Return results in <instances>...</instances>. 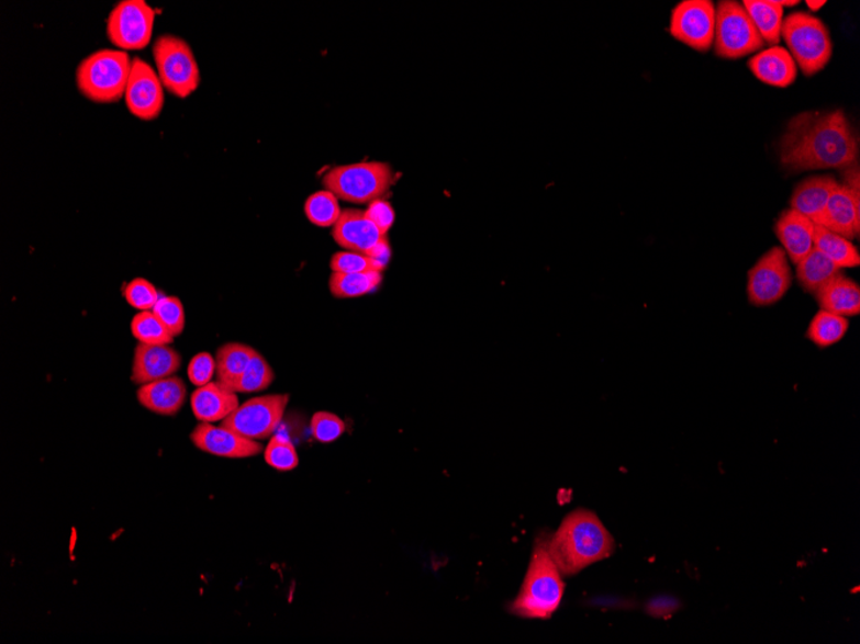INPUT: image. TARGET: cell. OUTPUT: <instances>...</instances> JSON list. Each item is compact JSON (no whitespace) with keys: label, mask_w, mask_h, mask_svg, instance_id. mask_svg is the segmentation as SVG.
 <instances>
[{"label":"cell","mask_w":860,"mask_h":644,"mask_svg":"<svg viewBox=\"0 0 860 644\" xmlns=\"http://www.w3.org/2000/svg\"><path fill=\"white\" fill-rule=\"evenodd\" d=\"M780 157L792 173L845 170L858 163L859 140L842 110L803 112L790 120L781 138Z\"/></svg>","instance_id":"obj_1"},{"label":"cell","mask_w":860,"mask_h":644,"mask_svg":"<svg viewBox=\"0 0 860 644\" xmlns=\"http://www.w3.org/2000/svg\"><path fill=\"white\" fill-rule=\"evenodd\" d=\"M616 551L615 538L593 511L580 508L567 515L549 539V552L559 572L572 576L608 558Z\"/></svg>","instance_id":"obj_2"},{"label":"cell","mask_w":860,"mask_h":644,"mask_svg":"<svg viewBox=\"0 0 860 644\" xmlns=\"http://www.w3.org/2000/svg\"><path fill=\"white\" fill-rule=\"evenodd\" d=\"M548 533L536 538L533 557L520 595L510 605V612L525 619L546 620L552 617L565 595L562 573L549 552Z\"/></svg>","instance_id":"obj_3"},{"label":"cell","mask_w":860,"mask_h":644,"mask_svg":"<svg viewBox=\"0 0 860 644\" xmlns=\"http://www.w3.org/2000/svg\"><path fill=\"white\" fill-rule=\"evenodd\" d=\"M132 59L121 49H100L81 61L77 86L87 100L96 103L121 101L129 86Z\"/></svg>","instance_id":"obj_4"},{"label":"cell","mask_w":860,"mask_h":644,"mask_svg":"<svg viewBox=\"0 0 860 644\" xmlns=\"http://www.w3.org/2000/svg\"><path fill=\"white\" fill-rule=\"evenodd\" d=\"M781 37L805 77H814L831 61L834 43L825 22L812 13L794 12L783 20Z\"/></svg>","instance_id":"obj_5"},{"label":"cell","mask_w":860,"mask_h":644,"mask_svg":"<svg viewBox=\"0 0 860 644\" xmlns=\"http://www.w3.org/2000/svg\"><path fill=\"white\" fill-rule=\"evenodd\" d=\"M394 179L391 165L364 161L340 165L328 170L323 178V184L336 199L364 205L383 199L391 191Z\"/></svg>","instance_id":"obj_6"},{"label":"cell","mask_w":860,"mask_h":644,"mask_svg":"<svg viewBox=\"0 0 860 644\" xmlns=\"http://www.w3.org/2000/svg\"><path fill=\"white\" fill-rule=\"evenodd\" d=\"M757 26L753 25L742 2L722 0L716 7L714 37L715 55L725 59H738L758 54L764 48Z\"/></svg>","instance_id":"obj_7"},{"label":"cell","mask_w":860,"mask_h":644,"mask_svg":"<svg viewBox=\"0 0 860 644\" xmlns=\"http://www.w3.org/2000/svg\"><path fill=\"white\" fill-rule=\"evenodd\" d=\"M153 54L161 84L170 94L187 99L198 91L200 69L189 43L176 35H161Z\"/></svg>","instance_id":"obj_8"},{"label":"cell","mask_w":860,"mask_h":644,"mask_svg":"<svg viewBox=\"0 0 860 644\" xmlns=\"http://www.w3.org/2000/svg\"><path fill=\"white\" fill-rule=\"evenodd\" d=\"M289 394H269L246 400L222 426L254 441L271 439L289 406Z\"/></svg>","instance_id":"obj_9"},{"label":"cell","mask_w":860,"mask_h":644,"mask_svg":"<svg viewBox=\"0 0 860 644\" xmlns=\"http://www.w3.org/2000/svg\"><path fill=\"white\" fill-rule=\"evenodd\" d=\"M791 286V267L782 247L768 250L747 274V297L758 308L781 302Z\"/></svg>","instance_id":"obj_10"},{"label":"cell","mask_w":860,"mask_h":644,"mask_svg":"<svg viewBox=\"0 0 860 644\" xmlns=\"http://www.w3.org/2000/svg\"><path fill=\"white\" fill-rule=\"evenodd\" d=\"M155 11L145 0H123L108 19V37L121 50L145 49L152 42Z\"/></svg>","instance_id":"obj_11"},{"label":"cell","mask_w":860,"mask_h":644,"mask_svg":"<svg viewBox=\"0 0 860 644\" xmlns=\"http://www.w3.org/2000/svg\"><path fill=\"white\" fill-rule=\"evenodd\" d=\"M716 7L712 0H683L671 12L669 33L685 46L706 54L714 46Z\"/></svg>","instance_id":"obj_12"},{"label":"cell","mask_w":860,"mask_h":644,"mask_svg":"<svg viewBox=\"0 0 860 644\" xmlns=\"http://www.w3.org/2000/svg\"><path fill=\"white\" fill-rule=\"evenodd\" d=\"M124 99L131 114L144 122H152L160 116L166 102L164 87L158 72L144 59L138 57L132 59Z\"/></svg>","instance_id":"obj_13"},{"label":"cell","mask_w":860,"mask_h":644,"mask_svg":"<svg viewBox=\"0 0 860 644\" xmlns=\"http://www.w3.org/2000/svg\"><path fill=\"white\" fill-rule=\"evenodd\" d=\"M190 439L199 451L220 459H252L264 452V445L259 441L243 438L222 425L200 422L192 430Z\"/></svg>","instance_id":"obj_14"},{"label":"cell","mask_w":860,"mask_h":644,"mask_svg":"<svg viewBox=\"0 0 860 644\" xmlns=\"http://www.w3.org/2000/svg\"><path fill=\"white\" fill-rule=\"evenodd\" d=\"M181 365L182 357L175 348L138 342L134 348L131 381L142 386L176 376Z\"/></svg>","instance_id":"obj_15"},{"label":"cell","mask_w":860,"mask_h":644,"mask_svg":"<svg viewBox=\"0 0 860 644\" xmlns=\"http://www.w3.org/2000/svg\"><path fill=\"white\" fill-rule=\"evenodd\" d=\"M387 236L381 235L364 210L347 208L333 227V238L344 250L370 255Z\"/></svg>","instance_id":"obj_16"},{"label":"cell","mask_w":860,"mask_h":644,"mask_svg":"<svg viewBox=\"0 0 860 644\" xmlns=\"http://www.w3.org/2000/svg\"><path fill=\"white\" fill-rule=\"evenodd\" d=\"M238 406L241 402L237 393L216 380L198 387L191 395L192 414L200 422H222L234 414Z\"/></svg>","instance_id":"obj_17"},{"label":"cell","mask_w":860,"mask_h":644,"mask_svg":"<svg viewBox=\"0 0 860 644\" xmlns=\"http://www.w3.org/2000/svg\"><path fill=\"white\" fill-rule=\"evenodd\" d=\"M815 224L794 208L784 210L777 219L774 234L792 263L797 264L814 247Z\"/></svg>","instance_id":"obj_18"},{"label":"cell","mask_w":860,"mask_h":644,"mask_svg":"<svg viewBox=\"0 0 860 644\" xmlns=\"http://www.w3.org/2000/svg\"><path fill=\"white\" fill-rule=\"evenodd\" d=\"M750 71L755 78L764 84L775 88H788L797 78V65L790 52L781 46L769 47L758 52L749 59Z\"/></svg>","instance_id":"obj_19"},{"label":"cell","mask_w":860,"mask_h":644,"mask_svg":"<svg viewBox=\"0 0 860 644\" xmlns=\"http://www.w3.org/2000/svg\"><path fill=\"white\" fill-rule=\"evenodd\" d=\"M187 399V386L178 376H171L142 385L137 391V400L142 407L153 414L174 417L179 414Z\"/></svg>","instance_id":"obj_20"},{"label":"cell","mask_w":860,"mask_h":644,"mask_svg":"<svg viewBox=\"0 0 860 644\" xmlns=\"http://www.w3.org/2000/svg\"><path fill=\"white\" fill-rule=\"evenodd\" d=\"M839 184L831 176L806 178L805 181L796 185L794 193H792L791 208L806 216L815 226H819L827 202Z\"/></svg>","instance_id":"obj_21"},{"label":"cell","mask_w":860,"mask_h":644,"mask_svg":"<svg viewBox=\"0 0 860 644\" xmlns=\"http://www.w3.org/2000/svg\"><path fill=\"white\" fill-rule=\"evenodd\" d=\"M845 238L856 239L860 230V204L852 199L847 187L839 184L827 202L819 224Z\"/></svg>","instance_id":"obj_22"},{"label":"cell","mask_w":860,"mask_h":644,"mask_svg":"<svg viewBox=\"0 0 860 644\" xmlns=\"http://www.w3.org/2000/svg\"><path fill=\"white\" fill-rule=\"evenodd\" d=\"M820 310L837 314L845 318L859 316L860 287L842 272L834 276L814 294Z\"/></svg>","instance_id":"obj_23"},{"label":"cell","mask_w":860,"mask_h":644,"mask_svg":"<svg viewBox=\"0 0 860 644\" xmlns=\"http://www.w3.org/2000/svg\"><path fill=\"white\" fill-rule=\"evenodd\" d=\"M258 351L246 343H224L215 353V379L235 391L238 380Z\"/></svg>","instance_id":"obj_24"},{"label":"cell","mask_w":860,"mask_h":644,"mask_svg":"<svg viewBox=\"0 0 860 644\" xmlns=\"http://www.w3.org/2000/svg\"><path fill=\"white\" fill-rule=\"evenodd\" d=\"M841 272L834 261L813 247L796 264L797 282L807 294H815Z\"/></svg>","instance_id":"obj_25"},{"label":"cell","mask_w":860,"mask_h":644,"mask_svg":"<svg viewBox=\"0 0 860 644\" xmlns=\"http://www.w3.org/2000/svg\"><path fill=\"white\" fill-rule=\"evenodd\" d=\"M742 4L762 41L770 47L778 46L784 20L782 7L775 0H745Z\"/></svg>","instance_id":"obj_26"},{"label":"cell","mask_w":860,"mask_h":644,"mask_svg":"<svg viewBox=\"0 0 860 644\" xmlns=\"http://www.w3.org/2000/svg\"><path fill=\"white\" fill-rule=\"evenodd\" d=\"M814 247L834 261L841 271L860 265V255L855 244L824 227L815 226Z\"/></svg>","instance_id":"obj_27"},{"label":"cell","mask_w":860,"mask_h":644,"mask_svg":"<svg viewBox=\"0 0 860 644\" xmlns=\"http://www.w3.org/2000/svg\"><path fill=\"white\" fill-rule=\"evenodd\" d=\"M383 273L371 271L365 273H338L333 272L328 279V290L336 298H355L371 294L376 291Z\"/></svg>","instance_id":"obj_28"},{"label":"cell","mask_w":860,"mask_h":644,"mask_svg":"<svg viewBox=\"0 0 860 644\" xmlns=\"http://www.w3.org/2000/svg\"><path fill=\"white\" fill-rule=\"evenodd\" d=\"M849 331L848 318L819 310L807 327L806 337L814 346L826 349L840 342Z\"/></svg>","instance_id":"obj_29"},{"label":"cell","mask_w":860,"mask_h":644,"mask_svg":"<svg viewBox=\"0 0 860 644\" xmlns=\"http://www.w3.org/2000/svg\"><path fill=\"white\" fill-rule=\"evenodd\" d=\"M304 214L313 226L334 227L342 215L339 200L331 191H319L305 200Z\"/></svg>","instance_id":"obj_30"},{"label":"cell","mask_w":860,"mask_h":644,"mask_svg":"<svg viewBox=\"0 0 860 644\" xmlns=\"http://www.w3.org/2000/svg\"><path fill=\"white\" fill-rule=\"evenodd\" d=\"M131 332L134 339L148 346H170L175 341L153 310L138 312L131 320Z\"/></svg>","instance_id":"obj_31"},{"label":"cell","mask_w":860,"mask_h":644,"mask_svg":"<svg viewBox=\"0 0 860 644\" xmlns=\"http://www.w3.org/2000/svg\"><path fill=\"white\" fill-rule=\"evenodd\" d=\"M276 373L267 359L257 353L252 359L248 369L245 370L235 387L237 394H257L267 391L273 384Z\"/></svg>","instance_id":"obj_32"},{"label":"cell","mask_w":860,"mask_h":644,"mask_svg":"<svg viewBox=\"0 0 860 644\" xmlns=\"http://www.w3.org/2000/svg\"><path fill=\"white\" fill-rule=\"evenodd\" d=\"M265 461L268 466L281 472L295 470L299 466V455L293 441L281 433H275L266 447Z\"/></svg>","instance_id":"obj_33"},{"label":"cell","mask_w":860,"mask_h":644,"mask_svg":"<svg viewBox=\"0 0 860 644\" xmlns=\"http://www.w3.org/2000/svg\"><path fill=\"white\" fill-rule=\"evenodd\" d=\"M155 316L167 327L171 336L178 337L185 332L186 312L181 298L177 296L160 295L159 302L154 306Z\"/></svg>","instance_id":"obj_34"},{"label":"cell","mask_w":860,"mask_h":644,"mask_svg":"<svg viewBox=\"0 0 860 644\" xmlns=\"http://www.w3.org/2000/svg\"><path fill=\"white\" fill-rule=\"evenodd\" d=\"M123 295L132 308L138 312H146L154 309L161 294L152 282L145 279H134L126 284Z\"/></svg>","instance_id":"obj_35"},{"label":"cell","mask_w":860,"mask_h":644,"mask_svg":"<svg viewBox=\"0 0 860 644\" xmlns=\"http://www.w3.org/2000/svg\"><path fill=\"white\" fill-rule=\"evenodd\" d=\"M312 437L320 443L328 444L338 440L346 432V423L339 416L331 411H317L311 421Z\"/></svg>","instance_id":"obj_36"},{"label":"cell","mask_w":860,"mask_h":644,"mask_svg":"<svg viewBox=\"0 0 860 644\" xmlns=\"http://www.w3.org/2000/svg\"><path fill=\"white\" fill-rule=\"evenodd\" d=\"M331 269L333 272L338 273L380 272L376 261L369 255L354 251L334 253L331 260Z\"/></svg>","instance_id":"obj_37"},{"label":"cell","mask_w":860,"mask_h":644,"mask_svg":"<svg viewBox=\"0 0 860 644\" xmlns=\"http://www.w3.org/2000/svg\"><path fill=\"white\" fill-rule=\"evenodd\" d=\"M187 376L198 387L211 384L215 377V358L208 351L194 355L187 366Z\"/></svg>","instance_id":"obj_38"},{"label":"cell","mask_w":860,"mask_h":644,"mask_svg":"<svg viewBox=\"0 0 860 644\" xmlns=\"http://www.w3.org/2000/svg\"><path fill=\"white\" fill-rule=\"evenodd\" d=\"M369 219L376 224L377 228L381 231V235L387 236L388 230L392 228L395 221L394 210L391 204L386 200H377L369 204L368 210H365Z\"/></svg>","instance_id":"obj_39"},{"label":"cell","mask_w":860,"mask_h":644,"mask_svg":"<svg viewBox=\"0 0 860 644\" xmlns=\"http://www.w3.org/2000/svg\"><path fill=\"white\" fill-rule=\"evenodd\" d=\"M806 4L812 12H818L822 7H825L826 2L825 0H807Z\"/></svg>","instance_id":"obj_40"},{"label":"cell","mask_w":860,"mask_h":644,"mask_svg":"<svg viewBox=\"0 0 860 644\" xmlns=\"http://www.w3.org/2000/svg\"><path fill=\"white\" fill-rule=\"evenodd\" d=\"M777 4H780L783 9V7H795L800 2L798 0H775Z\"/></svg>","instance_id":"obj_41"}]
</instances>
